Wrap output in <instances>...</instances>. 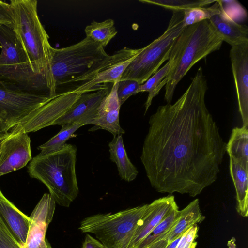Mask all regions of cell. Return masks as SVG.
<instances>
[{
    "label": "cell",
    "instance_id": "obj_30",
    "mask_svg": "<svg viewBox=\"0 0 248 248\" xmlns=\"http://www.w3.org/2000/svg\"><path fill=\"white\" fill-rule=\"evenodd\" d=\"M220 13L230 19L236 22L246 16L245 9L237 1L217 0Z\"/></svg>",
    "mask_w": 248,
    "mask_h": 248
},
{
    "label": "cell",
    "instance_id": "obj_3",
    "mask_svg": "<svg viewBox=\"0 0 248 248\" xmlns=\"http://www.w3.org/2000/svg\"><path fill=\"white\" fill-rule=\"evenodd\" d=\"M77 148L65 144L61 149L34 157L28 166L31 178L41 181L58 205L69 207L79 193L76 172Z\"/></svg>",
    "mask_w": 248,
    "mask_h": 248
},
{
    "label": "cell",
    "instance_id": "obj_2",
    "mask_svg": "<svg viewBox=\"0 0 248 248\" xmlns=\"http://www.w3.org/2000/svg\"><path fill=\"white\" fill-rule=\"evenodd\" d=\"M223 41L209 20L185 27L176 39L169 59L172 61L165 78L164 99L171 103L178 83L190 68L210 53L219 50Z\"/></svg>",
    "mask_w": 248,
    "mask_h": 248
},
{
    "label": "cell",
    "instance_id": "obj_33",
    "mask_svg": "<svg viewBox=\"0 0 248 248\" xmlns=\"http://www.w3.org/2000/svg\"><path fill=\"white\" fill-rule=\"evenodd\" d=\"M195 224L186 231L180 237L176 248H195L198 237V227Z\"/></svg>",
    "mask_w": 248,
    "mask_h": 248
},
{
    "label": "cell",
    "instance_id": "obj_16",
    "mask_svg": "<svg viewBox=\"0 0 248 248\" xmlns=\"http://www.w3.org/2000/svg\"><path fill=\"white\" fill-rule=\"evenodd\" d=\"M178 205L173 195L162 197L147 204L128 248H136L141 241Z\"/></svg>",
    "mask_w": 248,
    "mask_h": 248
},
{
    "label": "cell",
    "instance_id": "obj_5",
    "mask_svg": "<svg viewBox=\"0 0 248 248\" xmlns=\"http://www.w3.org/2000/svg\"><path fill=\"white\" fill-rule=\"evenodd\" d=\"M14 16L13 30L23 46L33 71L48 82L52 49L49 36L37 13L36 0L10 1Z\"/></svg>",
    "mask_w": 248,
    "mask_h": 248
},
{
    "label": "cell",
    "instance_id": "obj_27",
    "mask_svg": "<svg viewBox=\"0 0 248 248\" xmlns=\"http://www.w3.org/2000/svg\"><path fill=\"white\" fill-rule=\"evenodd\" d=\"M83 126L80 124H67L62 126L60 131L44 144L38 147L40 155H44L61 149L70 138L75 137L74 133Z\"/></svg>",
    "mask_w": 248,
    "mask_h": 248
},
{
    "label": "cell",
    "instance_id": "obj_11",
    "mask_svg": "<svg viewBox=\"0 0 248 248\" xmlns=\"http://www.w3.org/2000/svg\"><path fill=\"white\" fill-rule=\"evenodd\" d=\"M141 49L124 47L117 51L96 67L86 81L72 90L83 93L92 90L95 86L119 81L124 70Z\"/></svg>",
    "mask_w": 248,
    "mask_h": 248
},
{
    "label": "cell",
    "instance_id": "obj_31",
    "mask_svg": "<svg viewBox=\"0 0 248 248\" xmlns=\"http://www.w3.org/2000/svg\"><path fill=\"white\" fill-rule=\"evenodd\" d=\"M140 84L133 80H124L118 82L117 96L121 106L131 96L137 93Z\"/></svg>",
    "mask_w": 248,
    "mask_h": 248
},
{
    "label": "cell",
    "instance_id": "obj_37",
    "mask_svg": "<svg viewBox=\"0 0 248 248\" xmlns=\"http://www.w3.org/2000/svg\"><path fill=\"white\" fill-rule=\"evenodd\" d=\"M180 237L177 239L175 241L172 242L171 243H170L167 246L166 248H176V247L180 240Z\"/></svg>",
    "mask_w": 248,
    "mask_h": 248
},
{
    "label": "cell",
    "instance_id": "obj_29",
    "mask_svg": "<svg viewBox=\"0 0 248 248\" xmlns=\"http://www.w3.org/2000/svg\"><path fill=\"white\" fill-rule=\"evenodd\" d=\"M140 2L161 6L165 9L174 11H184L196 7H203L214 3L211 0H140Z\"/></svg>",
    "mask_w": 248,
    "mask_h": 248
},
{
    "label": "cell",
    "instance_id": "obj_38",
    "mask_svg": "<svg viewBox=\"0 0 248 248\" xmlns=\"http://www.w3.org/2000/svg\"><path fill=\"white\" fill-rule=\"evenodd\" d=\"M10 131L6 134L0 137V147L3 140L10 134Z\"/></svg>",
    "mask_w": 248,
    "mask_h": 248
},
{
    "label": "cell",
    "instance_id": "obj_24",
    "mask_svg": "<svg viewBox=\"0 0 248 248\" xmlns=\"http://www.w3.org/2000/svg\"><path fill=\"white\" fill-rule=\"evenodd\" d=\"M226 151L230 158L248 171V127H235L232 130Z\"/></svg>",
    "mask_w": 248,
    "mask_h": 248
},
{
    "label": "cell",
    "instance_id": "obj_9",
    "mask_svg": "<svg viewBox=\"0 0 248 248\" xmlns=\"http://www.w3.org/2000/svg\"><path fill=\"white\" fill-rule=\"evenodd\" d=\"M51 97L27 91L0 75V117L11 129Z\"/></svg>",
    "mask_w": 248,
    "mask_h": 248
},
{
    "label": "cell",
    "instance_id": "obj_36",
    "mask_svg": "<svg viewBox=\"0 0 248 248\" xmlns=\"http://www.w3.org/2000/svg\"><path fill=\"white\" fill-rule=\"evenodd\" d=\"M10 129L9 125L0 117V137L9 132Z\"/></svg>",
    "mask_w": 248,
    "mask_h": 248
},
{
    "label": "cell",
    "instance_id": "obj_35",
    "mask_svg": "<svg viewBox=\"0 0 248 248\" xmlns=\"http://www.w3.org/2000/svg\"><path fill=\"white\" fill-rule=\"evenodd\" d=\"M82 248H106L99 240L87 233L85 237Z\"/></svg>",
    "mask_w": 248,
    "mask_h": 248
},
{
    "label": "cell",
    "instance_id": "obj_26",
    "mask_svg": "<svg viewBox=\"0 0 248 248\" xmlns=\"http://www.w3.org/2000/svg\"><path fill=\"white\" fill-rule=\"evenodd\" d=\"M84 31L86 37L100 44L103 47L117 33L114 21L111 19H108L102 22L93 21L85 27Z\"/></svg>",
    "mask_w": 248,
    "mask_h": 248
},
{
    "label": "cell",
    "instance_id": "obj_18",
    "mask_svg": "<svg viewBox=\"0 0 248 248\" xmlns=\"http://www.w3.org/2000/svg\"><path fill=\"white\" fill-rule=\"evenodd\" d=\"M0 217L15 239L23 248L29 227V217L21 212L0 189Z\"/></svg>",
    "mask_w": 248,
    "mask_h": 248
},
{
    "label": "cell",
    "instance_id": "obj_17",
    "mask_svg": "<svg viewBox=\"0 0 248 248\" xmlns=\"http://www.w3.org/2000/svg\"><path fill=\"white\" fill-rule=\"evenodd\" d=\"M118 82L113 83L110 91L101 101L91 124L95 126L89 131L101 129L109 132L113 137L125 133L119 122L121 105L117 93Z\"/></svg>",
    "mask_w": 248,
    "mask_h": 248
},
{
    "label": "cell",
    "instance_id": "obj_6",
    "mask_svg": "<svg viewBox=\"0 0 248 248\" xmlns=\"http://www.w3.org/2000/svg\"><path fill=\"white\" fill-rule=\"evenodd\" d=\"M147 204L84 218L79 230L94 234L106 248H128Z\"/></svg>",
    "mask_w": 248,
    "mask_h": 248
},
{
    "label": "cell",
    "instance_id": "obj_7",
    "mask_svg": "<svg viewBox=\"0 0 248 248\" xmlns=\"http://www.w3.org/2000/svg\"><path fill=\"white\" fill-rule=\"evenodd\" d=\"M183 11H174L164 32L141 51L128 65L120 80H133L140 85L146 82L168 60L177 38L185 27L183 23Z\"/></svg>",
    "mask_w": 248,
    "mask_h": 248
},
{
    "label": "cell",
    "instance_id": "obj_10",
    "mask_svg": "<svg viewBox=\"0 0 248 248\" xmlns=\"http://www.w3.org/2000/svg\"><path fill=\"white\" fill-rule=\"evenodd\" d=\"M81 94L73 90L57 93L31 112L12 128L10 132L13 134L28 133L53 125L72 107Z\"/></svg>",
    "mask_w": 248,
    "mask_h": 248
},
{
    "label": "cell",
    "instance_id": "obj_32",
    "mask_svg": "<svg viewBox=\"0 0 248 248\" xmlns=\"http://www.w3.org/2000/svg\"><path fill=\"white\" fill-rule=\"evenodd\" d=\"M0 248H23L0 217Z\"/></svg>",
    "mask_w": 248,
    "mask_h": 248
},
{
    "label": "cell",
    "instance_id": "obj_25",
    "mask_svg": "<svg viewBox=\"0 0 248 248\" xmlns=\"http://www.w3.org/2000/svg\"><path fill=\"white\" fill-rule=\"evenodd\" d=\"M172 64V61L169 59L167 62L160 69H159L146 82L140 85L137 93L140 92L149 93L145 103V113L146 114L152 104L153 98L156 96L162 88L165 86V78L169 74Z\"/></svg>",
    "mask_w": 248,
    "mask_h": 248
},
{
    "label": "cell",
    "instance_id": "obj_22",
    "mask_svg": "<svg viewBox=\"0 0 248 248\" xmlns=\"http://www.w3.org/2000/svg\"><path fill=\"white\" fill-rule=\"evenodd\" d=\"M230 171L236 194V210L243 217L248 216V171L230 158Z\"/></svg>",
    "mask_w": 248,
    "mask_h": 248
},
{
    "label": "cell",
    "instance_id": "obj_4",
    "mask_svg": "<svg viewBox=\"0 0 248 248\" xmlns=\"http://www.w3.org/2000/svg\"><path fill=\"white\" fill-rule=\"evenodd\" d=\"M109 57L102 46L88 37L66 47L53 48L47 83L50 96L57 93L59 86L86 81Z\"/></svg>",
    "mask_w": 248,
    "mask_h": 248
},
{
    "label": "cell",
    "instance_id": "obj_1",
    "mask_svg": "<svg viewBox=\"0 0 248 248\" xmlns=\"http://www.w3.org/2000/svg\"><path fill=\"white\" fill-rule=\"evenodd\" d=\"M207 89L200 67L180 97L150 117L140 160L158 192L195 197L217 178L226 143L207 108Z\"/></svg>",
    "mask_w": 248,
    "mask_h": 248
},
{
    "label": "cell",
    "instance_id": "obj_8",
    "mask_svg": "<svg viewBox=\"0 0 248 248\" xmlns=\"http://www.w3.org/2000/svg\"><path fill=\"white\" fill-rule=\"evenodd\" d=\"M0 76L29 91L39 93L44 88L47 89L46 79L33 71L13 28L0 25Z\"/></svg>",
    "mask_w": 248,
    "mask_h": 248
},
{
    "label": "cell",
    "instance_id": "obj_34",
    "mask_svg": "<svg viewBox=\"0 0 248 248\" xmlns=\"http://www.w3.org/2000/svg\"><path fill=\"white\" fill-rule=\"evenodd\" d=\"M0 25L13 29L14 20L13 12L9 3L0 0Z\"/></svg>",
    "mask_w": 248,
    "mask_h": 248
},
{
    "label": "cell",
    "instance_id": "obj_13",
    "mask_svg": "<svg viewBox=\"0 0 248 248\" xmlns=\"http://www.w3.org/2000/svg\"><path fill=\"white\" fill-rule=\"evenodd\" d=\"M56 203L50 194L45 193L29 217V227L23 248H52L46 238L52 221Z\"/></svg>",
    "mask_w": 248,
    "mask_h": 248
},
{
    "label": "cell",
    "instance_id": "obj_15",
    "mask_svg": "<svg viewBox=\"0 0 248 248\" xmlns=\"http://www.w3.org/2000/svg\"><path fill=\"white\" fill-rule=\"evenodd\" d=\"M229 56L242 126L248 127V41L232 46Z\"/></svg>",
    "mask_w": 248,
    "mask_h": 248
},
{
    "label": "cell",
    "instance_id": "obj_21",
    "mask_svg": "<svg viewBox=\"0 0 248 248\" xmlns=\"http://www.w3.org/2000/svg\"><path fill=\"white\" fill-rule=\"evenodd\" d=\"M108 147L110 159L116 164L120 178L128 182L134 180L138 175V170L127 156L122 134L113 137Z\"/></svg>",
    "mask_w": 248,
    "mask_h": 248
},
{
    "label": "cell",
    "instance_id": "obj_23",
    "mask_svg": "<svg viewBox=\"0 0 248 248\" xmlns=\"http://www.w3.org/2000/svg\"><path fill=\"white\" fill-rule=\"evenodd\" d=\"M180 211L179 219L169 233L168 245L181 237L188 229L202 222L205 218L202 213L198 199L192 201Z\"/></svg>",
    "mask_w": 248,
    "mask_h": 248
},
{
    "label": "cell",
    "instance_id": "obj_19",
    "mask_svg": "<svg viewBox=\"0 0 248 248\" xmlns=\"http://www.w3.org/2000/svg\"><path fill=\"white\" fill-rule=\"evenodd\" d=\"M216 31L232 46L248 41V28L228 18L220 13L209 19Z\"/></svg>",
    "mask_w": 248,
    "mask_h": 248
},
{
    "label": "cell",
    "instance_id": "obj_20",
    "mask_svg": "<svg viewBox=\"0 0 248 248\" xmlns=\"http://www.w3.org/2000/svg\"><path fill=\"white\" fill-rule=\"evenodd\" d=\"M181 215L178 206L174 208L136 248H166L169 233Z\"/></svg>",
    "mask_w": 248,
    "mask_h": 248
},
{
    "label": "cell",
    "instance_id": "obj_28",
    "mask_svg": "<svg viewBox=\"0 0 248 248\" xmlns=\"http://www.w3.org/2000/svg\"><path fill=\"white\" fill-rule=\"evenodd\" d=\"M220 13L219 4L217 0L208 8L196 7L187 9L183 11V26L186 27L209 20L213 16Z\"/></svg>",
    "mask_w": 248,
    "mask_h": 248
},
{
    "label": "cell",
    "instance_id": "obj_12",
    "mask_svg": "<svg viewBox=\"0 0 248 248\" xmlns=\"http://www.w3.org/2000/svg\"><path fill=\"white\" fill-rule=\"evenodd\" d=\"M110 90L105 84L81 93L72 107L53 125L62 126L67 124H80L83 125L92 124L101 101Z\"/></svg>",
    "mask_w": 248,
    "mask_h": 248
},
{
    "label": "cell",
    "instance_id": "obj_14",
    "mask_svg": "<svg viewBox=\"0 0 248 248\" xmlns=\"http://www.w3.org/2000/svg\"><path fill=\"white\" fill-rule=\"evenodd\" d=\"M31 158V140L27 133L10 132L0 147V177L21 169Z\"/></svg>",
    "mask_w": 248,
    "mask_h": 248
}]
</instances>
